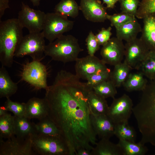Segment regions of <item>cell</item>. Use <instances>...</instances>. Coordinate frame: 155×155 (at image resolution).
<instances>
[{
	"label": "cell",
	"mask_w": 155,
	"mask_h": 155,
	"mask_svg": "<svg viewBox=\"0 0 155 155\" xmlns=\"http://www.w3.org/2000/svg\"><path fill=\"white\" fill-rule=\"evenodd\" d=\"M91 90L75 74L63 70L45 90L47 116L61 132L71 155H76L81 148L92 150L90 144L97 143L88 100Z\"/></svg>",
	"instance_id": "6da1fadb"
},
{
	"label": "cell",
	"mask_w": 155,
	"mask_h": 155,
	"mask_svg": "<svg viewBox=\"0 0 155 155\" xmlns=\"http://www.w3.org/2000/svg\"><path fill=\"white\" fill-rule=\"evenodd\" d=\"M133 113L141 135L140 141L155 146V80L148 83Z\"/></svg>",
	"instance_id": "7a4b0ae2"
},
{
	"label": "cell",
	"mask_w": 155,
	"mask_h": 155,
	"mask_svg": "<svg viewBox=\"0 0 155 155\" xmlns=\"http://www.w3.org/2000/svg\"><path fill=\"white\" fill-rule=\"evenodd\" d=\"M17 18L0 22V61L1 65L11 67L16 48L23 36V29Z\"/></svg>",
	"instance_id": "3957f363"
},
{
	"label": "cell",
	"mask_w": 155,
	"mask_h": 155,
	"mask_svg": "<svg viewBox=\"0 0 155 155\" xmlns=\"http://www.w3.org/2000/svg\"><path fill=\"white\" fill-rule=\"evenodd\" d=\"M83 50L75 37L63 35L46 45L44 54L52 60L66 63L75 61Z\"/></svg>",
	"instance_id": "277c9868"
},
{
	"label": "cell",
	"mask_w": 155,
	"mask_h": 155,
	"mask_svg": "<svg viewBox=\"0 0 155 155\" xmlns=\"http://www.w3.org/2000/svg\"><path fill=\"white\" fill-rule=\"evenodd\" d=\"M36 155H71L65 139L62 135L51 136L36 133L31 138Z\"/></svg>",
	"instance_id": "5b68a950"
},
{
	"label": "cell",
	"mask_w": 155,
	"mask_h": 155,
	"mask_svg": "<svg viewBox=\"0 0 155 155\" xmlns=\"http://www.w3.org/2000/svg\"><path fill=\"white\" fill-rule=\"evenodd\" d=\"M42 32L29 33L23 36L16 50L14 57H22L29 56L33 60L40 61L46 46Z\"/></svg>",
	"instance_id": "8992f818"
},
{
	"label": "cell",
	"mask_w": 155,
	"mask_h": 155,
	"mask_svg": "<svg viewBox=\"0 0 155 155\" xmlns=\"http://www.w3.org/2000/svg\"><path fill=\"white\" fill-rule=\"evenodd\" d=\"M73 25L74 22L66 16L56 12L47 13L42 32L45 38L51 42L71 30Z\"/></svg>",
	"instance_id": "52a82bcc"
},
{
	"label": "cell",
	"mask_w": 155,
	"mask_h": 155,
	"mask_svg": "<svg viewBox=\"0 0 155 155\" xmlns=\"http://www.w3.org/2000/svg\"><path fill=\"white\" fill-rule=\"evenodd\" d=\"M40 61L33 60L25 64L22 72L21 78L36 89L46 90L48 86V73L46 66Z\"/></svg>",
	"instance_id": "ba28073f"
},
{
	"label": "cell",
	"mask_w": 155,
	"mask_h": 155,
	"mask_svg": "<svg viewBox=\"0 0 155 155\" xmlns=\"http://www.w3.org/2000/svg\"><path fill=\"white\" fill-rule=\"evenodd\" d=\"M46 14L40 10L32 8L22 2L17 19L22 27L26 28L29 33L39 32L43 30Z\"/></svg>",
	"instance_id": "9c48e42d"
},
{
	"label": "cell",
	"mask_w": 155,
	"mask_h": 155,
	"mask_svg": "<svg viewBox=\"0 0 155 155\" xmlns=\"http://www.w3.org/2000/svg\"><path fill=\"white\" fill-rule=\"evenodd\" d=\"M133 108L132 99L128 95L124 94L118 98H113L106 115L115 124L128 123Z\"/></svg>",
	"instance_id": "30bf717a"
},
{
	"label": "cell",
	"mask_w": 155,
	"mask_h": 155,
	"mask_svg": "<svg viewBox=\"0 0 155 155\" xmlns=\"http://www.w3.org/2000/svg\"><path fill=\"white\" fill-rule=\"evenodd\" d=\"M31 138L22 139L15 135L5 141L0 139V155H36Z\"/></svg>",
	"instance_id": "8fae6325"
},
{
	"label": "cell",
	"mask_w": 155,
	"mask_h": 155,
	"mask_svg": "<svg viewBox=\"0 0 155 155\" xmlns=\"http://www.w3.org/2000/svg\"><path fill=\"white\" fill-rule=\"evenodd\" d=\"M124 60L131 69H136L144 59L150 51L141 39L136 38L125 44Z\"/></svg>",
	"instance_id": "7c38bea8"
},
{
	"label": "cell",
	"mask_w": 155,
	"mask_h": 155,
	"mask_svg": "<svg viewBox=\"0 0 155 155\" xmlns=\"http://www.w3.org/2000/svg\"><path fill=\"white\" fill-rule=\"evenodd\" d=\"M125 51L123 40L116 37L111 38L102 46L100 52L101 59L106 64L114 66L122 62Z\"/></svg>",
	"instance_id": "4fadbf2b"
},
{
	"label": "cell",
	"mask_w": 155,
	"mask_h": 155,
	"mask_svg": "<svg viewBox=\"0 0 155 155\" xmlns=\"http://www.w3.org/2000/svg\"><path fill=\"white\" fill-rule=\"evenodd\" d=\"M75 75L80 79L86 80L98 70L107 67L102 59L94 55H88L78 58L75 61Z\"/></svg>",
	"instance_id": "5bb4252c"
},
{
	"label": "cell",
	"mask_w": 155,
	"mask_h": 155,
	"mask_svg": "<svg viewBox=\"0 0 155 155\" xmlns=\"http://www.w3.org/2000/svg\"><path fill=\"white\" fill-rule=\"evenodd\" d=\"M107 8L99 0H81L79 6L85 19L94 22H102L107 19Z\"/></svg>",
	"instance_id": "9a60e30c"
},
{
	"label": "cell",
	"mask_w": 155,
	"mask_h": 155,
	"mask_svg": "<svg viewBox=\"0 0 155 155\" xmlns=\"http://www.w3.org/2000/svg\"><path fill=\"white\" fill-rule=\"evenodd\" d=\"M90 110L91 124L96 135L101 139H109L115 135V124L107 115H96Z\"/></svg>",
	"instance_id": "2e32d148"
},
{
	"label": "cell",
	"mask_w": 155,
	"mask_h": 155,
	"mask_svg": "<svg viewBox=\"0 0 155 155\" xmlns=\"http://www.w3.org/2000/svg\"><path fill=\"white\" fill-rule=\"evenodd\" d=\"M48 105L45 99L36 97L30 98L26 103L25 117L39 120L48 115Z\"/></svg>",
	"instance_id": "e0dca14e"
},
{
	"label": "cell",
	"mask_w": 155,
	"mask_h": 155,
	"mask_svg": "<svg viewBox=\"0 0 155 155\" xmlns=\"http://www.w3.org/2000/svg\"><path fill=\"white\" fill-rule=\"evenodd\" d=\"M143 19L140 38L150 51H155V15L148 16Z\"/></svg>",
	"instance_id": "ac0fdd59"
},
{
	"label": "cell",
	"mask_w": 155,
	"mask_h": 155,
	"mask_svg": "<svg viewBox=\"0 0 155 155\" xmlns=\"http://www.w3.org/2000/svg\"><path fill=\"white\" fill-rule=\"evenodd\" d=\"M14 116V131L15 135L22 139L30 138L36 133L35 124L25 116Z\"/></svg>",
	"instance_id": "d6986e66"
},
{
	"label": "cell",
	"mask_w": 155,
	"mask_h": 155,
	"mask_svg": "<svg viewBox=\"0 0 155 155\" xmlns=\"http://www.w3.org/2000/svg\"><path fill=\"white\" fill-rule=\"evenodd\" d=\"M115 29L116 37L127 42L137 38L142 28L136 18Z\"/></svg>",
	"instance_id": "ffe728a7"
},
{
	"label": "cell",
	"mask_w": 155,
	"mask_h": 155,
	"mask_svg": "<svg viewBox=\"0 0 155 155\" xmlns=\"http://www.w3.org/2000/svg\"><path fill=\"white\" fill-rule=\"evenodd\" d=\"M18 90L17 84L13 81L5 67L1 65L0 68V98H10Z\"/></svg>",
	"instance_id": "44dd1931"
},
{
	"label": "cell",
	"mask_w": 155,
	"mask_h": 155,
	"mask_svg": "<svg viewBox=\"0 0 155 155\" xmlns=\"http://www.w3.org/2000/svg\"><path fill=\"white\" fill-rule=\"evenodd\" d=\"M96 145L91 150L92 155H123L119 144L112 143L109 139H101Z\"/></svg>",
	"instance_id": "7402d4cb"
},
{
	"label": "cell",
	"mask_w": 155,
	"mask_h": 155,
	"mask_svg": "<svg viewBox=\"0 0 155 155\" xmlns=\"http://www.w3.org/2000/svg\"><path fill=\"white\" fill-rule=\"evenodd\" d=\"M145 76L140 72L130 73L123 86L127 91H142L148 82Z\"/></svg>",
	"instance_id": "603a6c76"
},
{
	"label": "cell",
	"mask_w": 155,
	"mask_h": 155,
	"mask_svg": "<svg viewBox=\"0 0 155 155\" xmlns=\"http://www.w3.org/2000/svg\"><path fill=\"white\" fill-rule=\"evenodd\" d=\"M88 97L90 109L93 113L98 115H106L109 106L105 98L93 90L89 92Z\"/></svg>",
	"instance_id": "cb8c5ba5"
},
{
	"label": "cell",
	"mask_w": 155,
	"mask_h": 155,
	"mask_svg": "<svg viewBox=\"0 0 155 155\" xmlns=\"http://www.w3.org/2000/svg\"><path fill=\"white\" fill-rule=\"evenodd\" d=\"M136 69L150 81L155 80V51H150Z\"/></svg>",
	"instance_id": "d4e9b609"
},
{
	"label": "cell",
	"mask_w": 155,
	"mask_h": 155,
	"mask_svg": "<svg viewBox=\"0 0 155 155\" xmlns=\"http://www.w3.org/2000/svg\"><path fill=\"white\" fill-rule=\"evenodd\" d=\"M131 69L124 61L117 64L111 72L110 80L117 88L120 87L123 85Z\"/></svg>",
	"instance_id": "484cf974"
},
{
	"label": "cell",
	"mask_w": 155,
	"mask_h": 155,
	"mask_svg": "<svg viewBox=\"0 0 155 155\" xmlns=\"http://www.w3.org/2000/svg\"><path fill=\"white\" fill-rule=\"evenodd\" d=\"M36 133L45 135H62L61 131L48 116L39 120L35 124Z\"/></svg>",
	"instance_id": "4316f807"
},
{
	"label": "cell",
	"mask_w": 155,
	"mask_h": 155,
	"mask_svg": "<svg viewBox=\"0 0 155 155\" xmlns=\"http://www.w3.org/2000/svg\"><path fill=\"white\" fill-rule=\"evenodd\" d=\"M118 143L122 150L123 155H144L148 152L147 147L140 142H133L119 139Z\"/></svg>",
	"instance_id": "83f0119b"
},
{
	"label": "cell",
	"mask_w": 155,
	"mask_h": 155,
	"mask_svg": "<svg viewBox=\"0 0 155 155\" xmlns=\"http://www.w3.org/2000/svg\"><path fill=\"white\" fill-rule=\"evenodd\" d=\"M79 6L75 0H61L54 8L55 12L73 18L78 15Z\"/></svg>",
	"instance_id": "f1b7e54d"
},
{
	"label": "cell",
	"mask_w": 155,
	"mask_h": 155,
	"mask_svg": "<svg viewBox=\"0 0 155 155\" xmlns=\"http://www.w3.org/2000/svg\"><path fill=\"white\" fill-rule=\"evenodd\" d=\"M15 135L14 115L8 113L0 117V139H7Z\"/></svg>",
	"instance_id": "f546056e"
},
{
	"label": "cell",
	"mask_w": 155,
	"mask_h": 155,
	"mask_svg": "<svg viewBox=\"0 0 155 155\" xmlns=\"http://www.w3.org/2000/svg\"><path fill=\"white\" fill-rule=\"evenodd\" d=\"M115 135L119 139L135 142L136 133L134 128L128 123L115 124Z\"/></svg>",
	"instance_id": "4dcf8cb0"
},
{
	"label": "cell",
	"mask_w": 155,
	"mask_h": 155,
	"mask_svg": "<svg viewBox=\"0 0 155 155\" xmlns=\"http://www.w3.org/2000/svg\"><path fill=\"white\" fill-rule=\"evenodd\" d=\"M116 87L110 80L103 82L95 86L93 90L96 93L102 97L113 98L117 93Z\"/></svg>",
	"instance_id": "1f68e13d"
},
{
	"label": "cell",
	"mask_w": 155,
	"mask_h": 155,
	"mask_svg": "<svg viewBox=\"0 0 155 155\" xmlns=\"http://www.w3.org/2000/svg\"><path fill=\"white\" fill-rule=\"evenodd\" d=\"M111 71L107 67L100 69L91 75L86 80L88 86L91 90L100 83L110 79Z\"/></svg>",
	"instance_id": "d6a6232c"
},
{
	"label": "cell",
	"mask_w": 155,
	"mask_h": 155,
	"mask_svg": "<svg viewBox=\"0 0 155 155\" xmlns=\"http://www.w3.org/2000/svg\"><path fill=\"white\" fill-rule=\"evenodd\" d=\"M152 15H155V0H142L140 2L136 18L143 19Z\"/></svg>",
	"instance_id": "836d02e7"
},
{
	"label": "cell",
	"mask_w": 155,
	"mask_h": 155,
	"mask_svg": "<svg viewBox=\"0 0 155 155\" xmlns=\"http://www.w3.org/2000/svg\"><path fill=\"white\" fill-rule=\"evenodd\" d=\"M136 18L133 16L121 11L112 15L108 14L107 19L111 22L112 26L117 28L125 23L133 20Z\"/></svg>",
	"instance_id": "e575fe53"
},
{
	"label": "cell",
	"mask_w": 155,
	"mask_h": 155,
	"mask_svg": "<svg viewBox=\"0 0 155 155\" xmlns=\"http://www.w3.org/2000/svg\"><path fill=\"white\" fill-rule=\"evenodd\" d=\"M7 99L4 106L8 111L12 112L14 115L16 116H25L26 103L13 102L11 100L10 98Z\"/></svg>",
	"instance_id": "d590c367"
},
{
	"label": "cell",
	"mask_w": 155,
	"mask_h": 155,
	"mask_svg": "<svg viewBox=\"0 0 155 155\" xmlns=\"http://www.w3.org/2000/svg\"><path fill=\"white\" fill-rule=\"evenodd\" d=\"M122 12L136 16L140 3L139 0H120Z\"/></svg>",
	"instance_id": "8d00e7d4"
},
{
	"label": "cell",
	"mask_w": 155,
	"mask_h": 155,
	"mask_svg": "<svg viewBox=\"0 0 155 155\" xmlns=\"http://www.w3.org/2000/svg\"><path fill=\"white\" fill-rule=\"evenodd\" d=\"M86 41L88 55H94L95 53L99 49L100 45L96 35L92 31L89 33Z\"/></svg>",
	"instance_id": "74e56055"
},
{
	"label": "cell",
	"mask_w": 155,
	"mask_h": 155,
	"mask_svg": "<svg viewBox=\"0 0 155 155\" xmlns=\"http://www.w3.org/2000/svg\"><path fill=\"white\" fill-rule=\"evenodd\" d=\"M112 28L111 26L107 28H102L96 35V38L100 46H102L111 38L112 34L111 32Z\"/></svg>",
	"instance_id": "f35d334b"
},
{
	"label": "cell",
	"mask_w": 155,
	"mask_h": 155,
	"mask_svg": "<svg viewBox=\"0 0 155 155\" xmlns=\"http://www.w3.org/2000/svg\"><path fill=\"white\" fill-rule=\"evenodd\" d=\"M9 0H0V20L6 9L9 8Z\"/></svg>",
	"instance_id": "ab89813d"
},
{
	"label": "cell",
	"mask_w": 155,
	"mask_h": 155,
	"mask_svg": "<svg viewBox=\"0 0 155 155\" xmlns=\"http://www.w3.org/2000/svg\"><path fill=\"white\" fill-rule=\"evenodd\" d=\"M103 3L106 5L107 8H113L116 3L119 1L120 0H102Z\"/></svg>",
	"instance_id": "60d3db41"
},
{
	"label": "cell",
	"mask_w": 155,
	"mask_h": 155,
	"mask_svg": "<svg viewBox=\"0 0 155 155\" xmlns=\"http://www.w3.org/2000/svg\"><path fill=\"white\" fill-rule=\"evenodd\" d=\"M76 155H92L90 151L84 148H81L76 151Z\"/></svg>",
	"instance_id": "b9f144b4"
},
{
	"label": "cell",
	"mask_w": 155,
	"mask_h": 155,
	"mask_svg": "<svg viewBox=\"0 0 155 155\" xmlns=\"http://www.w3.org/2000/svg\"><path fill=\"white\" fill-rule=\"evenodd\" d=\"M5 106H1L0 107V117L8 113Z\"/></svg>",
	"instance_id": "7bdbcfd3"
},
{
	"label": "cell",
	"mask_w": 155,
	"mask_h": 155,
	"mask_svg": "<svg viewBox=\"0 0 155 155\" xmlns=\"http://www.w3.org/2000/svg\"><path fill=\"white\" fill-rule=\"evenodd\" d=\"M34 6H38L40 4L41 0H30Z\"/></svg>",
	"instance_id": "ee69618b"
}]
</instances>
